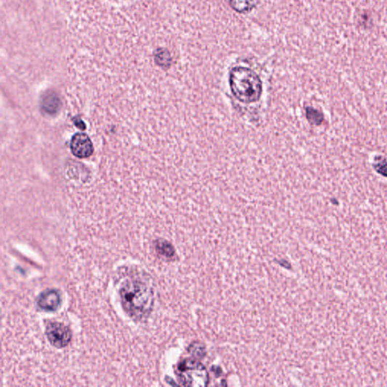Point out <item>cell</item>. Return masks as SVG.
Returning <instances> with one entry per match:
<instances>
[{
  "mask_svg": "<svg viewBox=\"0 0 387 387\" xmlns=\"http://www.w3.org/2000/svg\"><path fill=\"white\" fill-rule=\"evenodd\" d=\"M60 101L55 94H47L42 99V108L47 113L54 114L59 108Z\"/></svg>",
  "mask_w": 387,
  "mask_h": 387,
  "instance_id": "obj_8",
  "label": "cell"
},
{
  "mask_svg": "<svg viewBox=\"0 0 387 387\" xmlns=\"http://www.w3.org/2000/svg\"><path fill=\"white\" fill-rule=\"evenodd\" d=\"M229 84L233 95L240 102L253 103L261 97L262 82L254 71L243 67L233 68L229 77Z\"/></svg>",
  "mask_w": 387,
  "mask_h": 387,
  "instance_id": "obj_2",
  "label": "cell"
},
{
  "mask_svg": "<svg viewBox=\"0 0 387 387\" xmlns=\"http://www.w3.org/2000/svg\"><path fill=\"white\" fill-rule=\"evenodd\" d=\"M45 332L49 343L56 348H63L68 346L72 337L69 328L59 322L50 323Z\"/></svg>",
  "mask_w": 387,
  "mask_h": 387,
  "instance_id": "obj_4",
  "label": "cell"
},
{
  "mask_svg": "<svg viewBox=\"0 0 387 387\" xmlns=\"http://www.w3.org/2000/svg\"><path fill=\"white\" fill-rule=\"evenodd\" d=\"M155 58H156V64L161 66L162 68H169L171 65V56L167 50L160 49L156 53Z\"/></svg>",
  "mask_w": 387,
  "mask_h": 387,
  "instance_id": "obj_12",
  "label": "cell"
},
{
  "mask_svg": "<svg viewBox=\"0 0 387 387\" xmlns=\"http://www.w3.org/2000/svg\"><path fill=\"white\" fill-rule=\"evenodd\" d=\"M179 378L183 386L201 387L207 386L208 374L207 369L196 358H187L178 366Z\"/></svg>",
  "mask_w": 387,
  "mask_h": 387,
  "instance_id": "obj_3",
  "label": "cell"
},
{
  "mask_svg": "<svg viewBox=\"0 0 387 387\" xmlns=\"http://www.w3.org/2000/svg\"><path fill=\"white\" fill-rule=\"evenodd\" d=\"M155 248L157 253L165 258H173L175 255V250L173 245L166 240L162 239L157 240L155 244Z\"/></svg>",
  "mask_w": 387,
  "mask_h": 387,
  "instance_id": "obj_9",
  "label": "cell"
},
{
  "mask_svg": "<svg viewBox=\"0 0 387 387\" xmlns=\"http://www.w3.org/2000/svg\"><path fill=\"white\" fill-rule=\"evenodd\" d=\"M38 303L39 308L46 311H52L59 307L61 298L55 290H45L39 296Z\"/></svg>",
  "mask_w": 387,
  "mask_h": 387,
  "instance_id": "obj_6",
  "label": "cell"
},
{
  "mask_svg": "<svg viewBox=\"0 0 387 387\" xmlns=\"http://www.w3.org/2000/svg\"><path fill=\"white\" fill-rule=\"evenodd\" d=\"M373 168L374 170L381 175L384 177L387 178V160L385 157L381 155H378L374 158Z\"/></svg>",
  "mask_w": 387,
  "mask_h": 387,
  "instance_id": "obj_11",
  "label": "cell"
},
{
  "mask_svg": "<svg viewBox=\"0 0 387 387\" xmlns=\"http://www.w3.org/2000/svg\"><path fill=\"white\" fill-rule=\"evenodd\" d=\"M257 5V0H230L232 8L240 13L249 12Z\"/></svg>",
  "mask_w": 387,
  "mask_h": 387,
  "instance_id": "obj_7",
  "label": "cell"
},
{
  "mask_svg": "<svg viewBox=\"0 0 387 387\" xmlns=\"http://www.w3.org/2000/svg\"><path fill=\"white\" fill-rule=\"evenodd\" d=\"M70 146L73 155L78 158H87L93 154L92 142H91L90 138L85 133H76L71 139Z\"/></svg>",
  "mask_w": 387,
  "mask_h": 387,
  "instance_id": "obj_5",
  "label": "cell"
},
{
  "mask_svg": "<svg viewBox=\"0 0 387 387\" xmlns=\"http://www.w3.org/2000/svg\"><path fill=\"white\" fill-rule=\"evenodd\" d=\"M307 118L311 125L319 126L324 120V115L319 111L309 107L307 108Z\"/></svg>",
  "mask_w": 387,
  "mask_h": 387,
  "instance_id": "obj_10",
  "label": "cell"
},
{
  "mask_svg": "<svg viewBox=\"0 0 387 387\" xmlns=\"http://www.w3.org/2000/svg\"><path fill=\"white\" fill-rule=\"evenodd\" d=\"M122 306L136 320L147 318L153 309L155 296L152 287L142 281H126L120 289Z\"/></svg>",
  "mask_w": 387,
  "mask_h": 387,
  "instance_id": "obj_1",
  "label": "cell"
},
{
  "mask_svg": "<svg viewBox=\"0 0 387 387\" xmlns=\"http://www.w3.org/2000/svg\"><path fill=\"white\" fill-rule=\"evenodd\" d=\"M189 352L192 354L193 358H201L205 355L206 350H205V347H203V344L195 343V344L191 345Z\"/></svg>",
  "mask_w": 387,
  "mask_h": 387,
  "instance_id": "obj_13",
  "label": "cell"
}]
</instances>
